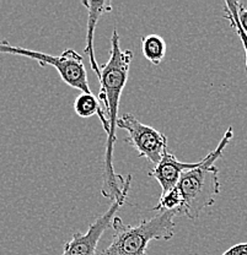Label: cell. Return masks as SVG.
Masks as SVG:
<instances>
[{
	"instance_id": "cell-1",
	"label": "cell",
	"mask_w": 247,
	"mask_h": 255,
	"mask_svg": "<svg viewBox=\"0 0 247 255\" xmlns=\"http://www.w3.org/2000/svg\"><path fill=\"white\" fill-rule=\"evenodd\" d=\"M133 60V52L123 50L119 44V34L117 28L113 30L111 38L110 59L101 66V89L99 101L107 118L110 132L106 141L105 158L102 169V188L101 194L103 198L116 200L122 194V185L124 183L123 175L116 173L113 167V150L116 142V128L118 121L119 101L122 92L128 80L131 64Z\"/></svg>"
},
{
	"instance_id": "cell-2",
	"label": "cell",
	"mask_w": 247,
	"mask_h": 255,
	"mask_svg": "<svg viewBox=\"0 0 247 255\" xmlns=\"http://www.w3.org/2000/svg\"><path fill=\"white\" fill-rule=\"evenodd\" d=\"M234 136L233 127L228 128L219 145L201 161L196 168L181 174L175 188L182 198V211L186 217L196 220L207 207L212 206L220 193L219 169L215 162L222 157L225 147Z\"/></svg>"
},
{
	"instance_id": "cell-3",
	"label": "cell",
	"mask_w": 247,
	"mask_h": 255,
	"mask_svg": "<svg viewBox=\"0 0 247 255\" xmlns=\"http://www.w3.org/2000/svg\"><path fill=\"white\" fill-rule=\"evenodd\" d=\"M177 211H160L151 219L143 220L139 225H124L118 216L115 217L112 242L99 255H148L151 241H169L175 235V216Z\"/></svg>"
},
{
	"instance_id": "cell-4",
	"label": "cell",
	"mask_w": 247,
	"mask_h": 255,
	"mask_svg": "<svg viewBox=\"0 0 247 255\" xmlns=\"http://www.w3.org/2000/svg\"><path fill=\"white\" fill-rule=\"evenodd\" d=\"M0 54L21 55L30 58L41 66L52 65L68 86L80 90L81 94H92L87 81V73L82 57L71 48L65 49L59 55H50L38 50L12 46L7 39H0Z\"/></svg>"
},
{
	"instance_id": "cell-5",
	"label": "cell",
	"mask_w": 247,
	"mask_h": 255,
	"mask_svg": "<svg viewBox=\"0 0 247 255\" xmlns=\"http://www.w3.org/2000/svg\"><path fill=\"white\" fill-rule=\"evenodd\" d=\"M132 180V174H128L124 178V183L122 184L121 196L112 201L111 206L101 216L97 217L94 223L90 225L89 230L86 232L74 233L71 241L66 242L64 244L62 255H99L97 247H99L100 239L103 233L107 231V228L112 227L116 214L126 203L129 189H131Z\"/></svg>"
},
{
	"instance_id": "cell-6",
	"label": "cell",
	"mask_w": 247,
	"mask_h": 255,
	"mask_svg": "<svg viewBox=\"0 0 247 255\" xmlns=\"http://www.w3.org/2000/svg\"><path fill=\"white\" fill-rule=\"evenodd\" d=\"M117 127L128 134L124 141L137 151L139 157L147 158L153 166H156L169 150L166 135L138 121L134 114H123L117 121Z\"/></svg>"
},
{
	"instance_id": "cell-7",
	"label": "cell",
	"mask_w": 247,
	"mask_h": 255,
	"mask_svg": "<svg viewBox=\"0 0 247 255\" xmlns=\"http://www.w3.org/2000/svg\"><path fill=\"white\" fill-rule=\"evenodd\" d=\"M199 164H201V161L196 163H186V162L179 161L174 153L167 150L161 161L156 166H154L148 174L149 177H153L158 180L161 187V195H165L176 187L182 173L196 168Z\"/></svg>"
},
{
	"instance_id": "cell-8",
	"label": "cell",
	"mask_w": 247,
	"mask_h": 255,
	"mask_svg": "<svg viewBox=\"0 0 247 255\" xmlns=\"http://www.w3.org/2000/svg\"><path fill=\"white\" fill-rule=\"evenodd\" d=\"M82 5L89 10V17H87V32H86V48H85V53L89 55L90 65H91L92 70L96 74L97 79L101 80V66L97 64L96 55H95L94 49V38H95V30H96V25L99 22L101 16L112 11V4L107 0H102V1H87V0H82Z\"/></svg>"
},
{
	"instance_id": "cell-9",
	"label": "cell",
	"mask_w": 247,
	"mask_h": 255,
	"mask_svg": "<svg viewBox=\"0 0 247 255\" xmlns=\"http://www.w3.org/2000/svg\"><path fill=\"white\" fill-rule=\"evenodd\" d=\"M74 110L81 118H90L92 116L99 117L106 134L108 135L110 126H108L107 118H106V114L103 112L102 106H101L99 97L94 96V94H80L76 97L75 103H74Z\"/></svg>"
},
{
	"instance_id": "cell-10",
	"label": "cell",
	"mask_w": 247,
	"mask_h": 255,
	"mask_svg": "<svg viewBox=\"0 0 247 255\" xmlns=\"http://www.w3.org/2000/svg\"><path fill=\"white\" fill-rule=\"evenodd\" d=\"M142 53L145 59L153 65H160L166 54V42L159 34H148L140 39Z\"/></svg>"
},
{
	"instance_id": "cell-11",
	"label": "cell",
	"mask_w": 247,
	"mask_h": 255,
	"mask_svg": "<svg viewBox=\"0 0 247 255\" xmlns=\"http://www.w3.org/2000/svg\"><path fill=\"white\" fill-rule=\"evenodd\" d=\"M225 10H224V17L230 22L231 28L236 32V34L240 38L241 43L244 46L245 50V63H246V70H247V34L241 28L240 22H239L238 17V1H225Z\"/></svg>"
},
{
	"instance_id": "cell-12",
	"label": "cell",
	"mask_w": 247,
	"mask_h": 255,
	"mask_svg": "<svg viewBox=\"0 0 247 255\" xmlns=\"http://www.w3.org/2000/svg\"><path fill=\"white\" fill-rule=\"evenodd\" d=\"M153 211H182V198L176 188H174L171 191L166 193L165 195H161L160 200L156 204L155 207H153Z\"/></svg>"
},
{
	"instance_id": "cell-13",
	"label": "cell",
	"mask_w": 247,
	"mask_h": 255,
	"mask_svg": "<svg viewBox=\"0 0 247 255\" xmlns=\"http://www.w3.org/2000/svg\"><path fill=\"white\" fill-rule=\"evenodd\" d=\"M238 17L241 28L247 34V9L244 6L243 2L238 1Z\"/></svg>"
},
{
	"instance_id": "cell-14",
	"label": "cell",
	"mask_w": 247,
	"mask_h": 255,
	"mask_svg": "<svg viewBox=\"0 0 247 255\" xmlns=\"http://www.w3.org/2000/svg\"><path fill=\"white\" fill-rule=\"evenodd\" d=\"M222 255H247V242L235 244V246L231 247Z\"/></svg>"
}]
</instances>
